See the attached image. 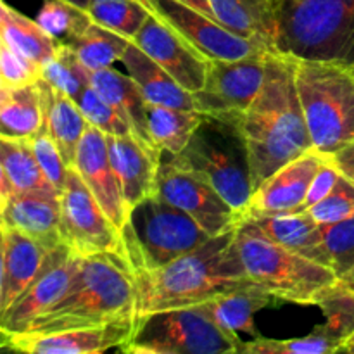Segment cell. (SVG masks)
Returning <instances> with one entry per match:
<instances>
[{"label": "cell", "mask_w": 354, "mask_h": 354, "mask_svg": "<svg viewBox=\"0 0 354 354\" xmlns=\"http://www.w3.org/2000/svg\"><path fill=\"white\" fill-rule=\"evenodd\" d=\"M73 169L88 187L111 221L123 232L128 221L131 220V214L128 213L127 204L121 196L120 183L107 151V135L104 131L95 127H88L76 151Z\"/></svg>", "instance_id": "19"}, {"label": "cell", "mask_w": 354, "mask_h": 354, "mask_svg": "<svg viewBox=\"0 0 354 354\" xmlns=\"http://www.w3.org/2000/svg\"><path fill=\"white\" fill-rule=\"evenodd\" d=\"M149 12L175 30L196 50L211 61H237L259 54L261 47L251 40L232 33L207 14L180 2V0H140ZM272 54V52H270Z\"/></svg>", "instance_id": "13"}, {"label": "cell", "mask_w": 354, "mask_h": 354, "mask_svg": "<svg viewBox=\"0 0 354 354\" xmlns=\"http://www.w3.org/2000/svg\"><path fill=\"white\" fill-rule=\"evenodd\" d=\"M339 178H341V171H339L337 165L334 162L332 156H328L327 161L322 165V168L318 169L317 175L313 176L310 183V189H308L306 199H304L303 206L297 211H306L308 207L315 206L317 203L324 201L328 194L334 190V187L337 185Z\"/></svg>", "instance_id": "43"}, {"label": "cell", "mask_w": 354, "mask_h": 354, "mask_svg": "<svg viewBox=\"0 0 354 354\" xmlns=\"http://www.w3.org/2000/svg\"><path fill=\"white\" fill-rule=\"evenodd\" d=\"M86 10L95 23L130 40L149 17L147 7L140 0H90Z\"/></svg>", "instance_id": "34"}, {"label": "cell", "mask_w": 354, "mask_h": 354, "mask_svg": "<svg viewBox=\"0 0 354 354\" xmlns=\"http://www.w3.org/2000/svg\"><path fill=\"white\" fill-rule=\"evenodd\" d=\"M68 2L76 3V6H80V7H83V9H86V7H88V3H90V0H68Z\"/></svg>", "instance_id": "48"}, {"label": "cell", "mask_w": 354, "mask_h": 354, "mask_svg": "<svg viewBox=\"0 0 354 354\" xmlns=\"http://www.w3.org/2000/svg\"><path fill=\"white\" fill-rule=\"evenodd\" d=\"M235 244L249 279L277 301L318 306L341 282L334 270L280 245L252 220L239 225Z\"/></svg>", "instance_id": "5"}, {"label": "cell", "mask_w": 354, "mask_h": 354, "mask_svg": "<svg viewBox=\"0 0 354 354\" xmlns=\"http://www.w3.org/2000/svg\"><path fill=\"white\" fill-rule=\"evenodd\" d=\"M341 353H348V354H354V334L351 337L348 339V341L344 342V346H342V351Z\"/></svg>", "instance_id": "46"}, {"label": "cell", "mask_w": 354, "mask_h": 354, "mask_svg": "<svg viewBox=\"0 0 354 354\" xmlns=\"http://www.w3.org/2000/svg\"><path fill=\"white\" fill-rule=\"evenodd\" d=\"M131 41L165 68L187 92H199L206 83L211 59L196 50L152 12H149V17Z\"/></svg>", "instance_id": "16"}, {"label": "cell", "mask_w": 354, "mask_h": 354, "mask_svg": "<svg viewBox=\"0 0 354 354\" xmlns=\"http://www.w3.org/2000/svg\"><path fill=\"white\" fill-rule=\"evenodd\" d=\"M270 55L259 52L237 61H211L206 83L192 93L194 109L206 120L235 128L265 83Z\"/></svg>", "instance_id": "10"}, {"label": "cell", "mask_w": 354, "mask_h": 354, "mask_svg": "<svg viewBox=\"0 0 354 354\" xmlns=\"http://www.w3.org/2000/svg\"><path fill=\"white\" fill-rule=\"evenodd\" d=\"M275 297L258 283L251 282L237 289L227 290L223 294L204 301L203 308L211 320L228 334L239 337V334H249L259 337L254 325V317L263 308L275 303Z\"/></svg>", "instance_id": "23"}, {"label": "cell", "mask_w": 354, "mask_h": 354, "mask_svg": "<svg viewBox=\"0 0 354 354\" xmlns=\"http://www.w3.org/2000/svg\"><path fill=\"white\" fill-rule=\"evenodd\" d=\"M41 78V66L0 41V86H24Z\"/></svg>", "instance_id": "42"}, {"label": "cell", "mask_w": 354, "mask_h": 354, "mask_svg": "<svg viewBox=\"0 0 354 354\" xmlns=\"http://www.w3.org/2000/svg\"><path fill=\"white\" fill-rule=\"evenodd\" d=\"M111 165L128 213L156 196L162 152L135 135H107Z\"/></svg>", "instance_id": "17"}, {"label": "cell", "mask_w": 354, "mask_h": 354, "mask_svg": "<svg viewBox=\"0 0 354 354\" xmlns=\"http://www.w3.org/2000/svg\"><path fill=\"white\" fill-rule=\"evenodd\" d=\"M180 2L187 3V6L194 7V9L201 10V12L207 14V16H211V17H213V19H216V16H214L213 7H211L209 0H180ZM216 21H218V19H216ZM218 23H220V21H218Z\"/></svg>", "instance_id": "45"}, {"label": "cell", "mask_w": 354, "mask_h": 354, "mask_svg": "<svg viewBox=\"0 0 354 354\" xmlns=\"http://www.w3.org/2000/svg\"><path fill=\"white\" fill-rule=\"evenodd\" d=\"M38 85L44 97L45 128L61 149L66 162L73 168L80 142L90 127L88 121L80 109L78 102L68 93L48 85L41 78L38 80Z\"/></svg>", "instance_id": "27"}, {"label": "cell", "mask_w": 354, "mask_h": 354, "mask_svg": "<svg viewBox=\"0 0 354 354\" xmlns=\"http://www.w3.org/2000/svg\"><path fill=\"white\" fill-rule=\"evenodd\" d=\"M88 73L73 48L64 41H61L55 54L41 64V80L75 100L88 85Z\"/></svg>", "instance_id": "36"}, {"label": "cell", "mask_w": 354, "mask_h": 354, "mask_svg": "<svg viewBox=\"0 0 354 354\" xmlns=\"http://www.w3.org/2000/svg\"><path fill=\"white\" fill-rule=\"evenodd\" d=\"M294 62L311 144L322 154L332 156L354 140V73L337 62L310 59H294Z\"/></svg>", "instance_id": "6"}, {"label": "cell", "mask_w": 354, "mask_h": 354, "mask_svg": "<svg viewBox=\"0 0 354 354\" xmlns=\"http://www.w3.org/2000/svg\"><path fill=\"white\" fill-rule=\"evenodd\" d=\"M277 54L328 61L354 73V0H270Z\"/></svg>", "instance_id": "4"}, {"label": "cell", "mask_w": 354, "mask_h": 354, "mask_svg": "<svg viewBox=\"0 0 354 354\" xmlns=\"http://www.w3.org/2000/svg\"><path fill=\"white\" fill-rule=\"evenodd\" d=\"M327 159V154H322L317 149H310L303 156L277 169L254 190L244 220H256L301 209L311 180Z\"/></svg>", "instance_id": "18"}, {"label": "cell", "mask_w": 354, "mask_h": 354, "mask_svg": "<svg viewBox=\"0 0 354 354\" xmlns=\"http://www.w3.org/2000/svg\"><path fill=\"white\" fill-rule=\"evenodd\" d=\"M138 318H121L95 327L68 328L48 334L2 335V348L26 354H99L123 348L137 330Z\"/></svg>", "instance_id": "15"}, {"label": "cell", "mask_w": 354, "mask_h": 354, "mask_svg": "<svg viewBox=\"0 0 354 354\" xmlns=\"http://www.w3.org/2000/svg\"><path fill=\"white\" fill-rule=\"evenodd\" d=\"M252 221L280 245L330 268L322 225L317 223L308 211H287Z\"/></svg>", "instance_id": "24"}, {"label": "cell", "mask_w": 354, "mask_h": 354, "mask_svg": "<svg viewBox=\"0 0 354 354\" xmlns=\"http://www.w3.org/2000/svg\"><path fill=\"white\" fill-rule=\"evenodd\" d=\"M306 211L320 225H332L354 218V182L341 173V178L334 190L324 201L308 207Z\"/></svg>", "instance_id": "40"}, {"label": "cell", "mask_w": 354, "mask_h": 354, "mask_svg": "<svg viewBox=\"0 0 354 354\" xmlns=\"http://www.w3.org/2000/svg\"><path fill=\"white\" fill-rule=\"evenodd\" d=\"M2 225L23 234L52 249L62 245L61 234V197L50 194H14L0 201Z\"/></svg>", "instance_id": "21"}, {"label": "cell", "mask_w": 354, "mask_h": 354, "mask_svg": "<svg viewBox=\"0 0 354 354\" xmlns=\"http://www.w3.org/2000/svg\"><path fill=\"white\" fill-rule=\"evenodd\" d=\"M325 315L324 327L342 341V346L354 334V290L339 282L318 304ZM342 351V349H341Z\"/></svg>", "instance_id": "38"}, {"label": "cell", "mask_w": 354, "mask_h": 354, "mask_svg": "<svg viewBox=\"0 0 354 354\" xmlns=\"http://www.w3.org/2000/svg\"><path fill=\"white\" fill-rule=\"evenodd\" d=\"M137 317V287L121 251L80 256L68 292L23 334H48L68 328L95 327Z\"/></svg>", "instance_id": "3"}, {"label": "cell", "mask_w": 354, "mask_h": 354, "mask_svg": "<svg viewBox=\"0 0 354 354\" xmlns=\"http://www.w3.org/2000/svg\"><path fill=\"white\" fill-rule=\"evenodd\" d=\"M128 75L137 82L147 104L169 106L178 109H194L192 93L187 92L165 68L149 57L137 44L131 41L121 59Z\"/></svg>", "instance_id": "25"}, {"label": "cell", "mask_w": 354, "mask_h": 354, "mask_svg": "<svg viewBox=\"0 0 354 354\" xmlns=\"http://www.w3.org/2000/svg\"><path fill=\"white\" fill-rule=\"evenodd\" d=\"M342 282L346 283V286L349 287V289L351 290H354V268H353V272L349 273L348 277H346V279H342Z\"/></svg>", "instance_id": "47"}, {"label": "cell", "mask_w": 354, "mask_h": 354, "mask_svg": "<svg viewBox=\"0 0 354 354\" xmlns=\"http://www.w3.org/2000/svg\"><path fill=\"white\" fill-rule=\"evenodd\" d=\"M88 83L107 100L113 104L121 116L130 123L131 130L145 144H152L147 128L149 104L144 93L138 88L137 82L130 75L116 71L113 68L99 69L88 73ZM156 147V145H154ZM158 149V147H156Z\"/></svg>", "instance_id": "28"}, {"label": "cell", "mask_w": 354, "mask_h": 354, "mask_svg": "<svg viewBox=\"0 0 354 354\" xmlns=\"http://www.w3.org/2000/svg\"><path fill=\"white\" fill-rule=\"evenodd\" d=\"M61 234L62 242L82 258L123 249V232L73 168L61 192Z\"/></svg>", "instance_id": "11"}, {"label": "cell", "mask_w": 354, "mask_h": 354, "mask_svg": "<svg viewBox=\"0 0 354 354\" xmlns=\"http://www.w3.org/2000/svg\"><path fill=\"white\" fill-rule=\"evenodd\" d=\"M45 127L40 85L0 86V137L31 138Z\"/></svg>", "instance_id": "29"}, {"label": "cell", "mask_w": 354, "mask_h": 354, "mask_svg": "<svg viewBox=\"0 0 354 354\" xmlns=\"http://www.w3.org/2000/svg\"><path fill=\"white\" fill-rule=\"evenodd\" d=\"M332 159L337 165L339 171L354 182V140L346 144L344 147H341L339 151H335L332 154Z\"/></svg>", "instance_id": "44"}, {"label": "cell", "mask_w": 354, "mask_h": 354, "mask_svg": "<svg viewBox=\"0 0 354 354\" xmlns=\"http://www.w3.org/2000/svg\"><path fill=\"white\" fill-rule=\"evenodd\" d=\"M78 261L80 256L66 244L52 249L33 283L19 299L0 313V334H23L38 317L55 306L68 292Z\"/></svg>", "instance_id": "14"}, {"label": "cell", "mask_w": 354, "mask_h": 354, "mask_svg": "<svg viewBox=\"0 0 354 354\" xmlns=\"http://www.w3.org/2000/svg\"><path fill=\"white\" fill-rule=\"evenodd\" d=\"M130 44V38L102 26L95 21H92L82 35L68 41L76 57L88 71L113 68L114 62L123 59Z\"/></svg>", "instance_id": "32"}, {"label": "cell", "mask_w": 354, "mask_h": 354, "mask_svg": "<svg viewBox=\"0 0 354 354\" xmlns=\"http://www.w3.org/2000/svg\"><path fill=\"white\" fill-rule=\"evenodd\" d=\"M30 142L41 171L47 176L48 182L54 185V189L61 194L66 182H68L69 171H71V166L66 162L61 149L57 147V144L45 127L35 137H31Z\"/></svg>", "instance_id": "41"}, {"label": "cell", "mask_w": 354, "mask_h": 354, "mask_svg": "<svg viewBox=\"0 0 354 354\" xmlns=\"http://www.w3.org/2000/svg\"><path fill=\"white\" fill-rule=\"evenodd\" d=\"M37 21L48 35L59 41H71L92 23L88 10L68 0H45L37 14Z\"/></svg>", "instance_id": "35"}, {"label": "cell", "mask_w": 354, "mask_h": 354, "mask_svg": "<svg viewBox=\"0 0 354 354\" xmlns=\"http://www.w3.org/2000/svg\"><path fill=\"white\" fill-rule=\"evenodd\" d=\"M135 213L140 216V227L128 221L121 249L131 265H166L211 239L194 218L158 196L145 201Z\"/></svg>", "instance_id": "8"}, {"label": "cell", "mask_w": 354, "mask_h": 354, "mask_svg": "<svg viewBox=\"0 0 354 354\" xmlns=\"http://www.w3.org/2000/svg\"><path fill=\"white\" fill-rule=\"evenodd\" d=\"M234 130L244 145L254 190L277 169L313 149L292 57L270 55L265 83Z\"/></svg>", "instance_id": "1"}, {"label": "cell", "mask_w": 354, "mask_h": 354, "mask_svg": "<svg viewBox=\"0 0 354 354\" xmlns=\"http://www.w3.org/2000/svg\"><path fill=\"white\" fill-rule=\"evenodd\" d=\"M216 19L227 30L277 54L275 19L270 0H209Z\"/></svg>", "instance_id": "26"}, {"label": "cell", "mask_w": 354, "mask_h": 354, "mask_svg": "<svg viewBox=\"0 0 354 354\" xmlns=\"http://www.w3.org/2000/svg\"><path fill=\"white\" fill-rule=\"evenodd\" d=\"M322 230L330 268L339 279H346L354 268V218L322 225Z\"/></svg>", "instance_id": "39"}, {"label": "cell", "mask_w": 354, "mask_h": 354, "mask_svg": "<svg viewBox=\"0 0 354 354\" xmlns=\"http://www.w3.org/2000/svg\"><path fill=\"white\" fill-rule=\"evenodd\" d=\"M341 349L342 341L320 325L304 337L282 341L256 337L251 342H242L239 354H332L341 353Z\"/></svg>", "instance_id": "33"}, {"label": "cell", "mask_w": 354, "mask_h": 354, "mask_svg": "<svg viewBox=\"0 0 354 354\" xmlns=\"http://www.w3.org/2000/svg\"><path fill=\"white\" fill-rule=\"evenodd\" d=\"M0 41L40 66L55 54L61 44L37 19H30L7 2L0 6Z\"/></svg>", "instance_id": "31"}, {"label": "cell", "mask_w": 354, "mask_h": 354, "mask_svg": "<svg viewBox=\"0 0 354 354\" xmlns=\"http://www.w3.org/2000/svg\"><path fill=\"white\" fill-rule=\"evenodd\" d=\"M235 230L211 237L166 265L142 266L128 261L137 287L138 318L204 303L218 294L251 283L239 256Z\"/></svg>", "instance_id": "2"}, {"label": "cell", "mask_w": 354, "mask_h": 354, "mask_svg": "<svg viewBox=\"0 0 354 354\" xmlns=\"http://www.w3.org/2000/svg\"><path fill=\"white\" fill-rule=\"evenodd\" d=\"M2 270H0V313L7 310L33 283L45 265L48 249L16 228L0 225Z\"/></svg>", "instance_id": "20"}, {"label": "cell", "mask_w": 354, "mask_h": 354, "mask_svg": "<svg viewBox=\"0 0 354 354\" xmlns=\"http://www.w3.org/2000/svg\"><path fill=\"white\" fill-rule=\"evenodd\" d=\"M216 127H211L209 120L204 121L189 145L169 159L206 180L244 220L254 192L244 145L239 137L232 142Z\"/></svg>", "instance_id": "9"}, {"label": "cell", "mask_w": 354, "mask_h": 354, "mask_svg": "<svg viewBox=\"0 0 354 354\" xmlns=\"http://www.w3.org/2000/svg\"><path fill=\"white\" fill-rule=\"evenodd\" d=\"M156 196L182 209L211 237L235 230L242 218L206 180L176 166L171 159L161 162Z\"/></svg>", "instance_id": "12"}, {"label": "cell", "mask_w": 354, "mask_h": 354, "mask_svg": "<svg viewBox=\"0 0 354 354\" xmlns=\"http://www.w3.org/2000/svg\"><path fill=\"white\" fill-rule=\"evenodd\" d=\"M76 102L82 113L85 114L90 127L99 128L106 135H135L130 123L121 116L120 111L113 104L107 102L90 83L76 97Z\"/></svg>", "instance_id": "37"}, {"label": "cell", "mask_w": 354, "mask_h": 354, "mask_svg": "<svg viewBox=\"0 0 354 354\" xmlns=\"http://www.w3.org/2000/svg\"><path fill=\"white\" fill-rule=\"evenodd\" d=\"M31 192L61 197L41 171L30 138L0 137V201Z\"/></svg>", "instance_id": "22"}, {"label": "cell", "mask_w": 354, "mask_h": 354, "mask_svg": "<svg viewBox=\"0 0 354 354\" xmlns=\"http://www.w3.org/2000/svg\"><path fill=\"white\" fill-rule=\"evenodd\" d=\"M206 121L196 109H178L169 106L149 104L147 128L152 144L162 154H180Z\"/></svg>", "instance_id": "30"}, {"label": "cell", "mask_w": 354, "mask_h": 354, "mask_svg": "<svg viewBox=\"0 0 354 354\" xmlns=\"http://www.w3.org/2000/svg\"><path fill=\"white\" fill-rule=\"evenodd\" d=\"M241 337L218 327L203 304L158 311L138 318L128 354H239Z\"/></svg>", "instance_id": "7"}]
</instances>
